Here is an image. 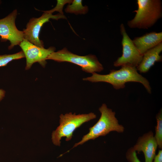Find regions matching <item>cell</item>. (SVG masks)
Segmentation results:
<instances>
[{
  "mask_svg": "<svg viewBox=\"0 0 162 162\" xmlns=\"http://www.w3.org/2000/svg\"><path fill=\"white\" fill-rule=\"evenodd\" d=\"M5 91L0 88V101L4 98L5 96Z\"/></svg>",
  "mask_w": 162,
  "mask_h": 162,
  "instance_id": "d6986e66",
  "label": "cell"
},
{
  "mask_svg": "<svg viewBox=\"0 0 162 162\" xmlns=\"http://www.w3.org/2000/svg\"><path fill=\"white\" fill-rule=\"evenodd\" d=\"M157 124L155 127L154 137L159 149L162 148V110L160 109L156 116Z\"/></svg>",
  "mask_w": 162,
  "mask_h": 162,
  "instance_id": "5bb4252c",
  "label": "cell"
},
{
  "mask_svg": "<svg viewBox=\"0 0 162 162\" xmlns=\"http://www.w3.org/2000/svg\"><path fill=\"white\" fill-rule=\"evenodd\" d=\"M138 9L134 17L128 21L131 28L148 29L153 26L162 16L160 0H137Z\"/></svg>",
  "mask_w": 162,
  "mask_h": 162,
  "instance_id": "7a4b0ae2",
  "label": "cell"
},
{
  "mask_svg": "<svg viewBox=\"0 0 162 162\" xmlns=\"http://www.w3.org/2000/svg\"><path fill=\"white\" fill-rule=\"evenodd\" d=\"M133 42L142 55L147 51L162 42V32H151L140 37H136Z\"/></svg>",
  "mask_w": 162,
  "mask_h": 162,
  "instance_id": "8fae6325",
  "label": "cell"
},
{
  "mask_svg": "<svg viewBox=\"0 0 162 162\" xmlns=\"http://www.w3.org/2000/svg\"><path fill=\"white\" fill-rule=\"evenodd\" d=\"M56 5L55 8L49 10L43 11L44 12L52 14L55 11L59 12L60 14L64 15L63 12V8L67 3L70 4L73 1L72 0H57Z\"/></svg>",
  "mask_w": 162,
  "mask_h": 162,
  "instance_id": "2e32d148",
  "label": "cell"
},
{
  "mask_svg": "<svg viewBox=\"0 0 162 162\" xmlns=\"http://www.w3.org/2000/svg\"><path fill=\"white\" fill-rule=\"evenodd\" d=\"M126 157L129 162H141L137 156L136 152L133 147L128 150L126 154Z\"/></svg>",
  "mask_w": 162,
  "mask_h": 162,
  "instance_id": "e0dca14e",
  "label": "cell"
},
{
  "mask_svg": "<svg viewBox=\"0 0 162 162\" xmlns=\"http://www.w3.org/2000/svg\"><path fill=\"white\" fill-rule=\"evenodd\" d=\"M158 146L153 133L150 131L140 137L133 148L138 153L143 152L145 162H153Z\"/></svg>",
  "mask_w": 162,
  "mask_h": 162,
  "instance_id": "30bf717a",
  "label": "cell"
},
{
  "mask_svg": "<svg viewBox=\"0 0 162 162\" xmlns=\"http://www.w3.org/2000/svg\"><path fill=\"white\" fill-rule=\"evenodd\" d=\"M162 51V42L149 50L143 55L142 60L136 67L140 73H146L157 62L162 61V56L160 54Z\"/></svg>",
  "mask_w": 162,
  "mask_h": 162,
  "instance_id": "7c38bea8",
  "label": "cell"
},
{
  "mask_svg": "<svg viewBox=\"0 0 162 162\" xmlns=\"http://www.w3.org/2000/svg\"><path fill=\"white\" fill-rule=\"evenodd\" d=\"M48 59L59 62H70L81 67L83 71L92 74L100 72L104 69L95 55L92 54L85 56L78 55L69 51L66 47L53 52L48 56Z\"/></svg>",
  "mask_w": 162,
  "mask_h": 162,
  "instance_id": "5b68a950",
  "label": "cell"
},
{
  "mask_svg": "<svg viewBox=\"0 0 162 162\" xmlns=\"http://www.w3.org/2000/svg\"><path fill=\"white\" fill-rule=\"evenodd\" d=\"M82 0H74L68 4L65 9V11L68 13L74 14L76 15L84 14L88 11V7L86 5L83 6Z\"/></svg>",
  "mask_w": 162,
  "mask_h": 162,
  "instance_id": "4fadbf2b",
  "label": "cell"
},
{
  "mask_svg": "<svg viewBox=\"0 0 162 162\" xmlns=\"http://www.w3.org/2000/svg\"><path fill=\"white\" fill-rule=\"evenodd\" d=\"M154 162H162V150H159L158 154L154 158Z\"/></svg>",
  "mask_w": 162,
  "mask_h": 162,
  "instance_id": "ac0fdd59",
  "label": "cell"
},
{
  "mask_svg": "<svg viewBox=\"0 0 162 162\" xmlns=\"http://www.w3.org/2000/svg\"><path fill=\"white\" fill-rule=\"evenodd\" d=\"M119 70H111L106 74H100L97 73L92 74L89 77L83 78V81L92 82H103L111 84L116 90L123 89L129 82H136L142 84L149 94L152 89L148 80L139 73L136 68L127 66L121 67Z\"/></svg>",
  "mask_w": 162,
  "mask_h": 162,
  "instance_id": "6da1fadb",
  "label": "cell"
},
{
  "mask_svg": "<svg viewBox=\"0 0 162 162\" xmlns=\"http://www.w3.org/2000/svg\"><path fill=\"white\" fill-rule=\"evenodd\" d=\"M66 18L64 15L60 14L54 15L45 12L39 17L32 18L27 23L26 28L22 31L24 39L38 46L44 47V43L39 38L41 29L44 24L51 19L57 20Z\"/></svg>",
  "mask_w": 162,
  "mask_h": 162,
  "instance_id": "ba28073f",
  "label": "cell"
},
{
  "mask_svg": "<svg viewBox=\"0 0 162 162\" xmlns=\"http://www.w3.org/2000/svg\"><path fill=\"white\" fill-rule=\"evenodd\" d=\"M26 59L25 69H30L32 64L38 62L43 67L46 64V60L48 56L55 52L56 48L50 46L48 49L38 46L24 39L19 45Z\"/></svg>",
  "mask_w": 162,
  "mask_h": 162,
  "instance_id": "9c48e42d",
  "label": "cell"
},
{
  "mask_svg": "<svg viewBox=\"0 0 162 162\" xmlns=\"http://www.w3.org/2000/svg\"><path fill=\"white\" fill-rule=\"evenodd\" d=\"M59 117L60 124L52 134V142L58 146H60L62 138L65 137L66 141L70 140L76 129L83 123L96 118V115L92 112L78 115L70 112L64 115L61 114Z\"/></svg>",
  "mask_w": 162,
  "mask_h": 162,
  "instance_id": "277c9868",
  "label": "cell"
},
{
  "mask_svg": "<svg viewBox=\"0 0 162 162\" xmlns=\"http://www.w3.org/2000/svg\"><path fill=\"white\" fill-rule=\"evenodd\" d=\"M101 113L100 118L92 127L89 128V131L83 136L82 140L75 144L73 148L82 145L90 140H94L101 136H105L112 131L122 133L124 127L118 123L115 116L116 112L107 107L105 104H103L99 108Z\"/></svg>",
  "mask_w": 162,
  "mask_h": 162,
  "instance_id": "3957f363",
  "label": "cell"
},
{
  "mask_svg": "<svg viewBox=\"0 0 162 162\" xmlns=\"http://www.w3.org/2000/svg\"><path fill=\"white\" fill-rule=\"evenodd\" d=\"M24 57L25 56L22 50L13 54L0 55V67L6 66L13 60L20 59Z\"/></svg>",
  "mask_w": 162,
  "mask_h": 162,
  "instance_id": "9a60e30c",
  "label": "cell"
},
{
  "mask_svg": "<svg viewBox=\"0 0 162 162\" xmlns=\"http://www.w3.org/2000/svg\"><path fill=\"white\" fill-rule=\"evenodd\" d=\"M17 15V10L15 9L5 17L0 19V40L2 41H9V50L19 45L24 39L23 31L18 30L16 26Z\"/></svg>",
  "mask_w": 162,
  "mask_h": 162,
  "instance_id": "52a82bcc",
  "label": "cell"
},
{
  "mask_svg": "<svg viewBox=\"0 0 162 162\" xmlns=\"http://www.w3.org/2000/svg\"><path fill=\"white\" fill-rule=\"evenodd\" d=\"M120 31L122 36V55L114 62L113 65L115 67L127 66L136 68L141 62L143 55L134 46L123 23L120 25Z\"/></svg>",
  "mask_w": 162,
  "mask_h": 162,
  "instance_id": "8992f818",
  "label": "cell"
}]
</instances>
